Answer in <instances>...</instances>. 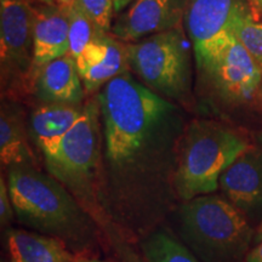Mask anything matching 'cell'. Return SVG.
Listing matches in <instances>:
<instances>
[{"label":"cell","instance_id":"cell-1","mask_svg":"<svg viewBox=\"0 0 262 262\" xmlns=\"http://www.w3.org/2000/svg\"><path fill=\"white\" fill-rule=\"evenodd\" d=\"M6 182L19 224L60 239L71 250L83 251L96 243L100 226L50 173L29 164L14 165Z\"/></svg>","mask_w":262,"mask_h":262},{"label":"cell","instance_id":"cell-2","mask_svg":"<svg viewBox=\"0 0 262 262\" xmlns=\"http://www.w3.org/2000/svg\"><path fill=\"white\" fill-rule=\"evenodd\" d=\"M102 122L97 97L84 103L83 114L50 155L48 172L63 185L102 228L107 221L100 204Z\"/></svg>","mask_w":262,"mask_h":262},{"label":"cell","instance_id":"cell-3","mask_svg":"<svg viewBox=\"0 0 262 262\" xmlns=\"http://www.w3.org/2000/svg\"><path fill=\"white\" fill-rule=\"evenodd\" d=\"M178 222L182 243L202 262H241L255 237L248 219L214 193L180 203Z\"/></svg>","mask_w":262,"mask_h":262},{"label":"cell","instance_id":"cell-4","mask_svg":"<svg viewBox=\"0 0 262 262\" xmlns=\"http://www.w3.org/2000/svg\"><path fill=\"white\" fill-rule=\"evenodd\" d=\"M181 145L175 179L180 202L215 193L222 173L250 147L237 130L209 120L189 124Z\"/></svg>","mask_w":262,"mask_h":262},{"label":"cell","instance_id":"cell-5","mask_svg":"<svg viewBox=\"0 0 262 262\" xmlns=\"http://www.w3.org/2000/svg\"><path fill=\"white\" fill-rule=\"evenodd\" d=\"M183 38L178 27L125 42L130 70L150 90L178 102L188 97L191 86L189 55Z\"/></svg>","mask_w":262,"mask_h":262},{"label":"cell","instance_id":"cell-6","mask_svg":"<svg viewBox=\"0 0 262 262\" xmlns=\"http://www.w3.org/2000/svg\"><path fill=\"white\" fill-rule=\"evenodd\" d=\"M253 15L248 0H187L185 26L201 71L234 37L235 26Z\"/></svg>","mask_w":262,"mask_h":262},{"label":"cell","instance_id":"cell-7","mask_svg":"<svg viewBox=\"0 0 262 262\" xmlns=\"http://www.w3.org/2000/svg\"><path fill=\"white\" fill-rule=\"evenodd\" d=\"M203 72L210 77L219 96L231 104L249 102L262 86V68L235 37Z\"/></svg>","mask_w":262,"mask_h":262},{"label":"cell","instance_id":"cell-8","mask_svg":"<svg viewBox=\"0 0 262 262\" xmlns=\"http://www.w3.org/2000/svg\"><path fill=\"white\" fill-rule=\"evenodd\" d=\"M0 61L3 79L31 83L33 71V15L27 0L0 3Z\"/></svg>","mask_w":262,"mask_h":262},{"label":"cell","instance_id":"cell-9","mask_svg":"<svg viewBox=\"0 0 262 262\" xmlns=\"http://www.w3.org/2000/svg\"><path fill=\"white\" fill-rule=\"evenodd\" d=\"M186 6L187 0H134L113 22L111 34L131 42L178 28Z\"/></svg>","mask_w":262,"mask_h":262},{"label":"cell","instance_id":"cell-10","mask_svg":"<svg viewBox=\"0 0 262 262\" xmlns=\"http://www.w3.org/2000/svg\"><path fill=\"white\" fill-rule=\"evenodd\" d=\"M225 198L250 221H262V148L250 146L220 178Z\"/></svg>","mask_w":262,"mask_h":262},{"label":"cell","instance_id":"cell-11","mask_svg":"<svg viewBox=\"0 0 262 262\" xmlns=\"http://www.w3.org/2000/svg\"><path fill=\"white\" fill-rule=\"evenodd\" d=\"M86 94H94L117 75L130 70L125 42L100 32L75 60Z\"/></svg>","mask_w":262,"mask_h":262},{"label":"cell","instance_id":"cell-12","mask_svg":"<svg viewBox=\"0 0 262 262\" xmlns=\"http://www.w3.org/2000/svg\"><path fill=\"white\" fill-rule=\"evenodd\" d=\"M29 86L42 103L81 106L86 94L75 60L70 55L35 70L32 73Z\"/></svg>","mask_w":262,"mask_h":262},{"label":"cell","instance_id":"cell-13","mask_svg":"<svg viewBox=\"0 0 262 262\" xmlns=\"http://www.w3.org/2000/svg\"><path fill=\"white\" fill-rule=\"evenodd\" d=\"M33 71L70 52L68 17L63 6L32 5ZM32 77V75H31Z\"/></svg>","mask_w":262,"mask_h":262},{"label":"cell","instance_id":"cell-14","mask_svg":"<svg viewBox=\"0 0 262 262\" xmlns=\"http://www.w3.org/2000/svg\"><path fill=\"white\" fill-rule=\"evenodd\" d=\"M11 262H75L74 254L60 239L27 229L6 231Z\"/></svg>","mask_w":262,"mask_h":262},{"label":"cell","instance_id":"cell-15","mask_svg":"<svg viewBox=\"0 0 262 262\" xmlns=\"http://www.w3.org/2000/svg\"><path fill=\"white\" fill-rule=\"evenodd\" d=\"M83 106L42 103L31 116V131L34 142L47 157L83 114Z\"/></svg>","mask_w":262,"mask_h":262},{"label":"cell","instance_id":"cell-16","mask_svg":"<svg viewBox=\"0 0 262 262\" xmlns=\"http://www.w3.org/2000/svg\"><path fill=\"white\" fill-rule=\"evenodd\" d=\"M0 160L4 166L34 164L21 118L15 111L2 107L0 113Z\"/></svg>","mask_w":262,"mask_h":262},{"label":"cell","instance_id":"cell-17","mask_svg":"<svg viewBox=\"0 0 262 262\" xmlns=\"http://www.w3.org/2000/svg\"><path fill=\"white\" fill-rule=\"evenodd\" d=\"M146 262H202L182 242L163 227H157L141 238Z\"/></svg>","mask_w":262,"mask_h":262},{"label":"cell","instance_id":"cell-18","mask_svg":"<svg viewBox=\"0 0 262 262\" xmlns=\"http://www.w3.org/2000/svg\"><path fill=\"white\" fill-rule=\"evenodd\" d=\"M68 17V38H70V55L74 60L86 48V45L96 37L100 31L93 21L88 17L77 2L73 0L71 4L63 6Z\"/></svg>","mask_w":262,"mask_h":262},{"label":"cell","instance_id":"cell-19","mask_svg":"<svg viewBox=\"0 0 262 262\" xmlns=\"http://www.w3.org/2000/svg\"><path fill=\"white\" fill-rule=\"evenodd\" d=\"M233 34L262 68V21L249 16L235 26Z\"/></svg>","mask_w":262,"mask_h":262},{"label":"cell","instance_id":"cell-20","mask_svg":"<svg viewBox=\"0 0 262 262\" xmlns=\"http://www.w3.org/2000/svg\"><path fill=\"white\" fill-rule=\"evenodd\" d=\"M96 28L102 33H111L113 16L116 14L114 0H75Z\"/></svg>","mask_w":262,"mask_h":262},{"label":"cell","instance_id":"cell-21","mask_svg":"<svg viewBox=\"0 0 262 262\" xmlns=\"http://www.w3.org/2000/svg\"><path fill=\"white\" fill-rule=\"evenodd\" d=\"M16 217L14 205L10 196L8 182L4 176L0 178V221L3 226H9Z\"/></svg>","mask_w":262,"mask_h":262},{"label":"cell","instance_id":"cell-22","mask_svg":"<svg viewBox=\"0 0 262 262\" xmlns=\"http://www.w3.org/2000/svg\"><path fill=\"white\" fill-rule=\"evenodd\" d=\"M245 262H262V241L255 245V248L249 251Z\"/></svg>","mask_w":262,"mask_h":262},{"label":"cell","instance_id":"cell-23","mask_svg":"<svg viewBox=\"0 0 262 262\" xmlns=\"http://www.w3.org/2000/svg\"><path fill=\"white\" fill-rule=\"evenodd\" d=\"M255 19L262 21V0H248Z\"/></svg>","mask_w":262,"mask_h":262},{"label":"cell","instance_id":"cell-24","mask_svg":"<svg viewBox=\"0 0 262 262\" xmlns=\"http://www.w3.org/2000/svg\"><path fill=\"white\" fill-rule=\"evenodd\" d=\"M134 0H114V4H116V14H120L124 11L127 6H129Z\"/></svg>","mask_w":262,"mask_h":262},{"label":"cell","instance_id":"cell-25","mask_svg":"<svg viewBox=\"0 0 262 262\" xmlns=\"http://www.w3.org/2000/svg\"><path fill=\"white\" fill-rule=\"evenodd\" d=\"M75 262H107V261L98 260V258H95V257H86V256H81V255H78L77 258H75Z\"/></svg>","mask_w":262,"mask_h":262},{"label":"cell","instance_id":"cell-26","mask_svg":"<svg viewBox=\"0 0 262 262\" xmlns=\"http://www.w3.org/2000/svg\"><path fill=\"white\" fill-rule=\"evenodd\" d=\"M254 239H255V242H256V243H258V242L262 241V221L260 222V225H258L256 232H255Z\"/></svg>","mask_w":262,"mask_h":262},{"label":"cell","instance_id":"cell-27","mask_svg":"<svg viewBox=\"0 0 262 262\" xmlns=\"http://www.w3.org/2000/svg\"><path fill=\"white\" fill-rule=\"evenodd\" d=\"M27 2H34L37 4H42V5H56V0H27Z\"/></svg>","mask_w":262,"mask_h":262},{"label":"cell","instance_id":"cell-28","mask_svg":"<svg viewBox=\"0 0 262 262\" xmlns=\"http://www.w3.org/2000/svg\"><path fill=\"white\" fill-rule=\"evenodd\" d=\"M72 2H73V0H56V4L60 6H66V5L71 4Z\"/></svg>","mask_w":262,"mask_h":262},{"label":"cell","instance_id":"cell-29","mask_svg":"<svg viewBox=\"0 0 262 262\" xmlns=\"http://www.w3.org/2000/svg\"><path fill=\"white\" fill-rule=\"evenodd\" d=\"M257 141L260 142V145L262 146V131H260V133L257 134Z\"/></svg>","mask_w":262,"mask_h":262},{"label":"cell","instance_id":"cell-30","mask_svg":"<svg viewBox=\"0 0 262 262\" xmlns=\"http://www.w3.org/2000/svg\"><path fill=\"white\" fill-rule=\"evenodd\" d=\"M258 96H260V102H261V107H262V86L260 91H258Z\"/></svg>","mask_w":262,"mask_h":262},{"label":"cell","instance_id":"cell-31","mask_svg":"<svg viewBox=\"0 0 262 262\" xmlns=\"http://www.w3.org/2000/svg\"><path fill=\"white\" fill-rule=\"evenodd\" d=\"M3 2H16V0H0V3Z\"/></svg>","mask_w":262,"mask_h":262}]
</instances>
